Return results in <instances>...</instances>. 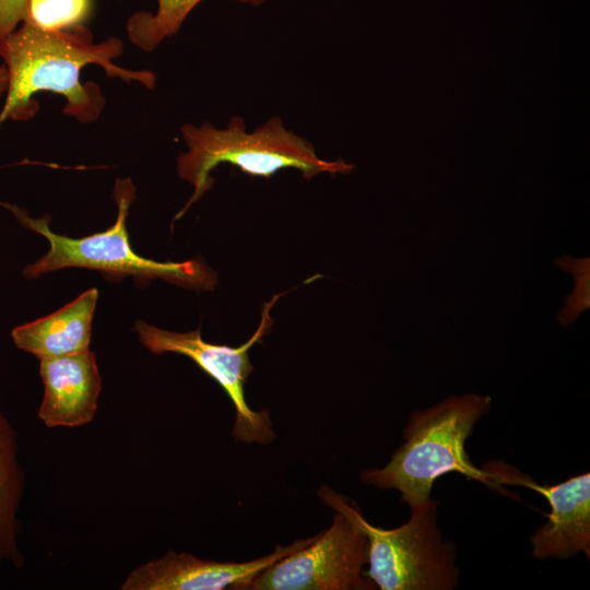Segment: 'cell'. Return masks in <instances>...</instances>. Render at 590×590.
<instances>
[{"instance_id":"cell-1","label":"cell","mask_w":590,"mask_h":590,"mask_svg":"<svg viewBox=\"0 0 590 590\" xmlns=\"http://www.w3.org/2000/svg\"><path fill=\"white\" fill-rule=\"evenodd\" d=\"M123 52L119 38L94 43L93 33L79 25L63 31H44L23 23L0 39V57L8 70L7 98L0 114L5 119L25 120L38 109L34 94L54 92L67 99L63 111L81 122L95 121L105 105L99 86L80 81L81 70L97 64L111 78L135 81L152 90L155 75L146 70H130L115 64Z\"/></svg>"},{"instance_id":"cell-2","label":"cell","mask_w":590,"mask_h":590,"mask_svg":"<svg viewBox=\"0 0 590 590\" xmlns=\"http://www.w3.org/2000/svg\"><path fill=\"white\" fill-rule=\"evenodd\" d=\"M491 401L488 396L467 393L414 411L403 432L404 444L384 468L363 471L362 481L380 489L399 491L410 509L425 505L434 482L450 472L503 492L497 475L476 468L465 451V441L476 422L491 410Z\"/></svg>"},{"instance_id":"cell-3","label":"cell","mask_w":590,"mask_h":590,"mask_svg":"<svg viewBox=\"0 0 590 590\" xmlns=\"http://www.w3.org/2000/svg\"><path fill=\"white\" fill-rule=\"evenodd\" d=\"M180 132L188 151L179 154L177 172L193 187V193L176 219L212 188L214 179L210 174L222 163L263 178L285 168L299 170L306 179L320 173L347 175L354 169L343 160L329 162L318 157L315 146L287 130L280 117H271L251 133L246 131L244 119L237 116L232 117L224 129L209 122L199 127L185 123Z\"/></svg>"},{"instance_id":"cell-4","label":"cell","mask_w":590,"mask_h":590,"mask_svg":"<svg viewBox=\"0 0 590 590\" xmlns=\"http://www.w3.org/2000/svg\"><path fill=\"white\" fill-rule=\"evenodd\" d=\"M114 199L118 214L113 226L81 238L54 233L49 227V215L34 219L17 205L0 202L22 226L43 235L49 243L48 252L27 264L22 271L23 276L37 279L61 269L83 268L99 271L114 281L132 276L138 283L161 279L192 290L215 287L216 273L201 260L160 262L140 256L132 248L126 224L135 199V187L130 178L116 180Z\"/></svg>"},{"instance_id":"cell-5","label":"cell","mask_w":590,"mask_h":590,"mask_svg":"<svg viewBox=\"0 0 590 590\" xmlns=\"http://www.w3.org/2000/svg\"><path fill=\"white\" fill-rule=\"evenodd\" d=\"M320 498L346 516L365 534L369 568L365 576L381 590H451L458 586L456 545L444 541L437 526L438 502L410 509V519L394 529L370 524L345 497L322 486Z\"/></svg>"},{"instance_id":"cell-6","label":"cell","mask_w":590,"mask_h":590,"mask_svg":"<svg viewBox=\"0 0 590 590\" xmlns=\"http://www.w3.org/2000/svg\"><path fill=\"white\" fill-rule=\"evenodd\" d=\"M280 295L263 306L261 321L253 335L243 345L233 347L205 342L200 329L174 332L138 320L133 326L139 341L152 353H175L192 359L227 393L235 408L233 436L244 442L267 445L275 438L267 411H252L245 399V384L253 370L250 347L260 342L272 326L270 309Z\"/></svg>"},{"instance_id":"cell-7","label":"cell","mask_w":590,"mask_h":590,"mask_svg":"<svg viewBox=\"0 0 590 590\" xmlns=\"http://www.w3.org/2000/svg\"><path fill=\"white\" fill-rule=\"evenodd\" d=\"M367 560L365 534L346 516L335 511L330 528L261 571L249 590L375 589L365 576Z\"/></svg>"},{"instance_id":"cell-8","label":"cell","mask_w":590,"mask_h":590,"mask_svg":"<svg viewBox=\"0 0 590 590\" xmlns=\"http://www.w3.org/2000/svg\"><path fill=\"white\" fill-rule=\"evenodd\" d=\"M315 535L275 550L257 559L244 563L216 562L198 558L173 550L149 560L129 573L121 590H248L252 580L264 569L291 553L308 545Z\"/></svg>"},{"instance_id":"cell-9","label":"cell","mask_w":590,"mask_h":590,"mask_svg":"<svg viewBox=\"0 0 590 590\" xmlns=\"http://www.w3.org/2000/svg\"><path fill=\"white\" fill-rule=\"evenodd\" d=\"M500 484L521 485L543 495L550 504L547 522L531 536L538 559H566L580 552L590 557V473L555 485H540L502 463L492 464Z\"/></svg>"},{"instance_id":"cell-10","label":"cell","mask_w":590,"mask_h":590,"mask_svg":"<svg viewBox=\"0 0 590 590\" xmlns=\"http://www.w3.org/2000/svg\"><path fill=\"white\" fill-rule=\"evenodd\" d=\"M39 374L44 397L37 415L46 427H80L94 420L102 377L93 351L39 359Z\"/></svg>"},{"instance_id":"cell-11","label":"cell","mask_w":590,"mask_h":590,"mask_svg":"<svg viewBox=\"0 0 590 590\" xmlns=\"http://www.w3.org/2000/svg\"><path fill=\"white\" fill-rule=\"evenodd\" d=\"M97 298V288H90L52 314L13 328L14 345L38 359L90 350Z\"/></svg>"},{"instance_id":"cell-12","label":"cell","mask_w":590,"mask_h":590,"mask_svg":"<svg viewBox=\"0 0 590 590\" xmlns=\"http://www.w3.org/2000/svg\"><path fill=\"white\" fill-rule=\"evenodd\" d=\"M25 486L16 432L0 408V567L22 568L19 510Z\"/></svg>"},{"instance_id":"cell-13","label":"cell","mask_w":590,"mask_h":590,"mask_svg":"<svg viewBox=\"0 0 590 590\" xmlns=\"http://www.w3.org/2000/svg\"><path fill=\"white\" fill-rule=\"evenodd\" d=\"M155 13L139 11L127 21L130 42L144 51L154 50L165 38L174 36L187 15L202 0H156ZM241 3L261 5L264 0H236Z\"/></svg>"},{"instance_id":"cell-14","label":"cell","mask_w":590,"mask_h":590,"mask_svg":"<svg viewBox=\"0 0 590 590\" xmlns=\"http://www.w3.org/2000/svg\"><path fill=\"white\" fill-rule=\"evenodd\" d=\"M92 0H26L23 23L44 31H63L79 25L91 14Z\"/></svg>"},{"instance_id":"cell-15","label":"cell","mask_w":590,"mask_h":590,"mask_svg":"<svg viewBox=\"0 0 590 590\" xmlns=\"http://www.w3.org/2000/svg\"><path fill=\"white\" fill-rule=\"evenodd\" d=\"M555 264L573 274L575 279L574 288L565 298V305L557 315V321L563 327H569L590 307V258L564 255L555 259Z\"/></svg>"},{"instance_id":"cell-16","label":"cell","mask_w":590,"mask_h":590,"mask_svg":"<svg viewBox=\"0 0 590 590\" xmlns=\"http://www.w3.org/2000/svg\"><path fill=\"white\" fill-rule=\"evenodd\" d=\"M25 14L26 0H0V39L14 32Z\"/></svg>"},{"instance_id":"cell-17","label":"cell","mask_w":590,"mask_h":590,"mask_svg":"<svg viewBox=\"0 0 590 590\" xmlns=\"http://www.w3.org/2000/svg\"><path fill=\"white\" fill-rule=\"evenodd\" d=\"M9 83L8 70L4 64L0 66V95L7 92Z\"/></svg>"}]
</instances>
